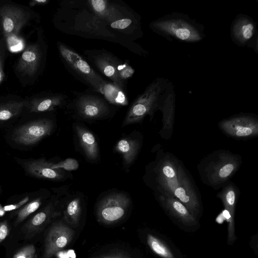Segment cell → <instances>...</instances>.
Instances as JSON below:
<instances>
[{"instance_id": "obj_1", "label": "cell", "mask_w": 258, "mask_h": 258, "mask_svg": "<svg viewBox=\"0 0 258 258\" xmlns=\"http://www.w3.org/2000/svg\"><path fill=\"white\" fill-rule=\"evenodd\" d=\"M150 180L156 196L174 198L195 217L201 212V194L182 162L169 152L158 151L150 170Z\"/></svg>"}, {"instance_id": "obj_2", "label": "cell", "mask_w": 258, "mask_h": 258, "mask_svg": "<svg viewBox=\"0 0 258 258\" xmlns=\"http://www.w3.org/2000/svg\"><path fill=\"white\" fill-rule=\"evenodd\" d=\"M63 6L65 33L87 38L114 40L126 47L128 46L126 39L113 32L108 25L86 5L87 9L82 8L79 1H64Z\"/></svg>"}, {"instance_id": "obj_3", "label": "cell", "mask_w": 258, "mask_h": 258, "mask_svg": "<svg viewBox=\"0 0 258 258\" xmlns=\"http://www.w3.org/2000/svg\"><path fill=\"white\" fill-rule=\"evenodd\" d=\"M242 163L240 155L221 149L205 156L198 165L197 169L202 182L217 190L230 181Z\"/></svg>"}, {"instance_id": "obj_4", "label": "cell", "mask_w": 258, "mask_h": 258, "mask_svg": "<svg viewBox=\"0 0 258 258\" xmlns=\"http://www.w3.org/2000/svg\"><path fill=\"white\" fill-rule=\"evenodd\" d=\"M57 45L62 61L69 72L92 91L101 94L107 81L72 47L61 42H58Z\"/></svg>"}, {"instance_id": "obj_5", "label": "cell", "mask_w": 258, "mask_h": 258, "mask_svg": "<svg viewBox=\"0 0 258 258\" xmlns=\"http://www.w3.org/2000/svg\"><path fill=\"white\" fill-rule=\"evenodd\" d=\"M218 126L225 135L236 140H247L258 135V119L253 115L232 116L220 121Z\"/></svg>"}, {"instance_id": "obj_6", "label": "cell", "mask_w": 258, "mask_h": 258, "mask_svg": "<svg viewBox=\"0 0 258 258\" xmlns=\"http://www.w3.org/2000/svg\"><path fill=\"white\" fill-rule=\"evenodd\" d=\"M158 89L157 84H152L134 101L124 118L122 126L139 122L146 115H152L157 107Z\"/></svg>"}, {"instance_id": "obj_7", "label": "cell", "mask_w": 258, "mask_h": 258, "mask_svg": "<svg viewBox=\"0 0 258 258\" xmlns=\"http://www.w3.org/2000/svg\"><path fill=\"white\" fill-rule=\"evenodd\" d=\"M73 100V105L81 117L94 119L103 117L110 112L108 102L103 97L93 93H79Z\"/></svg>"}, {"instance_id": "obj_8", "label": "cell", "mask_w": 258, "mask_h": 258, "mask_svg": "<svg viewBox=\"0 0 258 258\" xmlns=\"http://www.w3.org/2000/svg\"><path fill=\"white\" fill-rule=\"evenodd\" d=\"M89 61L111 82L125 90V83L119 78L118 68L121 60L104 49L86 50L84 52Z\"/></svg>"}, {"instance_id": "obj_9", "label": "cell", "mask_w": 258, "mask_h": 258, "mask_svg": "<svg viewBox=\"0 0 258 258\" xmlns=\"http://www.w3.org/2000/svg\"><path fill=\"white\" fill-rule=\"evenodd\" d=\"M130 203V199L123 194H113L106 197L97 208L98 221L104 224L119 221L125 214Z\"/></svg>"}, {"instance_id": "obj_10", "label": "cell", "mask_w": 258, "mask_h": 258, "mask_svg": "<svg viewBox=\"0 0 258 258\" xmlns=\"http://www.w3.org/2000/svg\"><path fill=\"white\" fill-rule=\"evenodd\" d=\"M53 127V123L50 119L34 120L18 127L13 134V139L20 144L33 145L49 135Z\"/></svg>"}, {"instance_id": "obj_11", "label": "cell", "mask_w": 258, "mask_h": 258, "mask_svg": "<svg viewBox=\"0 0 258 258\" xmlns=\"http://www.w3.org/2000/svg\"><path fill=\"white\" fill-rule=\"evenodd\" d=\"M74 230L62 222L54 223L46 236L44 258H51L66 247L72 241Z\"/></svg>"}, {"instance_id": "obj_12", "label": "cell", "mask_w": 258, "mask_h": 258, "mask_svg": "<svg viewBox=\"0 0 258 258\" xmlns=\"http://www.w3.org/2000/svg\"><path fill=\"white\" fill-rule=\"evenodd\" d=\"M88 8L107 25L110 23L135 15L127 6L106 0L85 1Z\"/></svg>"}, {"instance_id": "obj_13", "label": "cell", "mask_w": 258, "mask_h": 258, "mask_svg": "<svg viewBox=\"0 0 258 258\" xmlns=\"http://www.w3.org/2000/svg\"><path fill=\"white\" fill-rule=\"evenodd\" d=\"M222 188V190L217 194V197L221 200L225 210L229 215V218L227 220L228 222L227 242L230 245L232 244L236 239L234 228V213L240 191L234 183L230 181Z\"/></svg>"}, {"instance_id": "obj_14", "label": "cell", "mask_w": 258, "mask_h": 258, "mask_svg": "<svg viewBox=\"0 0 258 258\" xmlns=\"http://www.w3.org/2000/svg\"><path fill=\"white\" fill-rule=\"evenodd\" d=\"M0 16L5 37L18 35L27 20V16L22 9L11 5L2 7Z\"/></svg>"}, {"instance_id": "obj_15", "label": "cell", "mask_w": 258, "mask_h": 258, "mask_svg": "<svg viewBox=\"0 0 258 258\" xmlns=\"http://www.w3.org/2000/svg\"><path fill=\"white\" fill-rule=\"evenodd\" d=\"M156 197L161 207L174 218L185 224L195 225L197 223L196 218L178 200L170 197L163 196Z\"/></svg>"}, {"instance_id": "obj_16", "label": "cell", "mask_w": 258, "mask_h": 258, "mask_svg": "<svg viewBox=\"0 0 258 258\" xmlns=\"http://www.w3.org/2000/svg\"><path fill=\"white\" fill-rule=\"evenodd\" d=\"M41 53L36 44L28 46L23 52L17 69L19 72L28 75L35 74L38 68Z\"/></svg>"}, {"instance_id": "obj_17", "label": "cell", "mask_w": 258, "mask_h": 258, "mask_svg": "<svg viewBox=\"0 0 258 258\" xmlns=\"http://www.w3.org/2000/svg\"><path fill=\"white\" fill-rule=\"evenodd\" d=\"M25 168L28 173L37 177L57 180L63 178L60 170L52 169L51 163L44 159L29 161L25 164Z\"/></svg>"}, {"instance_id": "obj_18", "label": "cell", "mask_w": 258, "mask_h": 258, "mask_svg": "<svg viewBox=\"0 0 258 258\" xmlns=\"http://www.w3.org/2000/svg\"><path fill=\"white\" fill-rule=\"evenodd\" d=\"M75 129L80 144L87 158L91 160H96L98 157L99 149L93 134L79 124L75 126Z\"/></svg>"}, {"instance_id": "obj_19", "label": "cell", "mask_w": 258, "mask_h": 258, "mask_svg": "<svg viewBox=\"0 0 258 258\" xmlns=\"http://www.w3.org/2000/svg\"><path fill=\"white\" fill-rule=\"evenodd\" d=\"M68 97L62 94H57L32 100L30 109L31 112H42L53 110L58 106L63 105Z\"/></svg>"}, {"instance_id": "obj_20", "label": "cell", "mask_w": 258, "mask_h": 258, "mask_svg": "<svg viewBox=\"0 0 258 258\" xmlns=\"http://www.w3.org/2000/svg\"><path fill=\"white\" fill-rule=\"evenodd\" d=\"M139 23L135 15L125 17L108 24L111 30L118 36L132 37L135 36L139 28Z\"/></svg>"}, {"instance_id": "obj_21", "label": "cell", "mask_w": 258, "mask_h": 258, "mask_svg": "<svg viewBox=\"0 0 258 258\" xmlns=\"http://www.w3.org/2000/svg\"><path fill=\"white\" fill-rule=\"evenodd\" d=\"M58 215L53 210V207L48 205L45 209L34 215L25 225V231L28 234H35L40 231L50 219Z\"/></svg>"}, {"instance_id": "obj_22", "label": "cell", "mask_w": 258, "mask_h": 258, "mask_svg": "<svg viewBox=\"0 0 258 258\" xmlns=\"http://www.w3.org/2000/svg\"><path fill=\"white\" fill-rule=\"evenodd\" d=\"M101 94L108 102L117 105H126L128 99L126 90L112 82L107 81L103 86Z\"/></svg>"}, {"instance_id": "obj_23", "label": "cell", "mask_w": 258, "mask_h": 258, "mask_svg": "<svg viewBox=\"0 0 258 258\" xmlns=\"http://www.w3.org/2000/svg\"><path fill=\"white\" fill-rule=\"evenodd\" d=\"M140 148V143L132 139H122L116 146L115 151L120 153L126 164H131L136 158Z\"/></svg>"}, {"instance_id": "obj_24", "label": "cell", "mask_w": 258, "mask_h": 258, "mask_svg": "<svg viewBox=\"0 0 258 258\" xmlns=\"http://www.w3.org/2000/svg\"><path fill=\"white\" fill-rule=\"evenodd\" d=\"M147 242L152 251L162 258H176L172 250L165 242L154 235L149 234Z\"/></svg>"}, {"instance_id": "obj_25", "label": "cell", "mask_w": 258, "mask_h": 258, "mask_svg": "<svg viewBox=\"0 0 258 258\" xmlns=\"http://www.w3.org/2000/svg\"><path fill=\"white\" fill-rule=\"evenodd\" d=\"M81 213V204L78 198L69 202L64 211L65 220L69 224L76 226L79 221Z\"/></svg>"}, {"instance_id": "obj_26", "label": "cell", "mask_w": 258, "mask_h": 258, "mask_svg": "<svg viewBox=\"0 0 258 258\" xmlns=\"http://www.w3.org/2000/svg\"><path fill=\"white\" fill-rule=\"evenodd\" d=\"M25 104V101H18L7 103L0 106V120H8L17 115Z\"/></svg>"}, {"instance_id": "obj_27", "label": "cell", "mask_w": 258, "mask_h": 258, "mask_svg": "<svg viewBox=\"0 0 258 258\" xmlns=\"http://www.w3.org/2000/svg\"><path fill=\"white\" fill-rule=\"evenodd\" d=\"M41 205L40 199H35L24 206L17 213V218L15 221V225H17L22 222L30 215L36 211Z\"/></svg>"}, {"instance_id": "obj_28", "label": "cell", "mask_w": 258, "mask_h": 258, "mask_svg": "<svg viewBox=\"0 0 258 258\" xmlns=\"http://www.w3.org/2000/svg\"><path fill=\"white\" fill-rule=\"evenodd\" d=\"M5 37L10 51L18 52L25 47L24 40L18 35H10Z\"/></svg>"}, {"instance_id": "obj_29", "label": "cell", "mask_w": 258, "mask_h": 258, "mask_svg": "<svg viewBox=\"0 0 258 258\" xmlns=\"http://www.w3.org/2000/svg\"><path fill=\"white\" fill-rule=\"evenodd\" d=\"M170 31L180 40H190L194 39L195 37L192 31L186 27H178L176 24H172Z\"/></svg>"}, {"instance_id": "obj_30", "label": "cell", "mask_w": 258, "mask_h": 258, "mask_svg": "<svg viewBox=\"0 0 258 258\" xmlns=\"http://www.w3.org/2000/svg\"><path fill=\"white\" fill-rule=\"evenodd\" d=\"M134 73V69L127 61H121L118 68V74L123 83L126 84V81L132 77Z\"/></svg>"}, {"instance_id": "obj_31", "label": "cell", "mask_w": 258, "mask_h": 258, "mask_svg": "<svg viewBox=\"0 0 258 258\" xmlns=\"http://www.w3.org/2000/svg\"><path fill=\"white\" fill-rule=\"evenodd\" d=\"M254 26L250 22L246 21L242 23L238 28V36L242 40H247L253 35Z\"/></svg>"}, {"instance_id": "obj_32", "label": "cell", "mask_w": 258, "mask_h": 258, "mask_svg": "<svg viewBox=\"0 0 258 258\" xmlns=\"http://www.w3.org/2000/svg\"><path fill=\"white\" fill-rule=\"evenodd\" d=\"M51 167L56 170L63 169L68 171L75 170L79 167V163L75 159L67 158L57 163H51Z\"/></svg>"}, {"instance_id": "obj_33", "label": "cell", "mask_w": 258, "mask_h": 258, "mask_svg": "<svg viewBox=\"0 0 258 258\" xmlns=\"http://www.w3.org/2000/svg\"><path fill=\"white\" fill-rule=\"evenodd\" d=\"M13 258H36V248L33 244L24 246L14 254Z\"/></svg>"}, {"instance_id": "obj_34", "label": "cell", "mask_w": 258, "mask_h": 258, "mask_svg": "<svg viewBox=\"0 0 258 258\" xmlns=\"http://www.w3.org/2000/svg\"><path fill=\"white\" fill-rule=\"evenodd\" d=\"M9 233V227L7 221L0 222V243L7 238Z\"/></svg>"}, {"instance_id": "obj_35", "label": "cell", "mask_w": 258, "mask_h": 258, "mask_svg": "<svg viewBox=\"0 0 258 258\" xmlns=\"http://www.w3.org/2000/svg\"><path fill=\"white\" fill-rule=\"evenodd\" d=\"M29 197H26L17 204L5 206L3 208V210L5 212L10 211L19 209V208L23 206L25 204H26L29 201Z\"/></svg>"}, {"instance_id": "obj_36", "label": "cell", "mask_w": 258, "mask_h": 258, "mask_svg": "<svg viewBox=\"0 0 258 258\" xmlns=\"http://www.w3.org/2000/svg\"><path fill=\"white\" fill-rule=\"evenodd\" d=\"M3 43L2 41L0 42V84L3 81L4 78V73L3 70L4 58V48Z\"/></svg>"}, {"instance_id": "obj_37", "label": "cell", "mask_w": 258, "mask_h": 258, "mask_svg": "<svg viewBox=\"0 0 258 258\" xmlns=\"http://www.w3.org/2000/svg\"><path fill=\"white\" fill-rule=\"evenodd\" d=\"M95 258H128L121 254H105L99 256Z\"/></svg>"}, {"instance_id": "obj_38", "label": "cell", "mask_w": 258, "mask_h": 258, "mask_svg": "<svg viewBox=\"0 0 258 258\" xmlns=\"http://www.w3.org/2000/svg\"><path fill=\"white\" fill-rule=\"evenodd\" d=\"M49 3L47 0H34L30 2L29 5L31 6H34L36 5H46Z\"/></svg>"}]
</instances>
